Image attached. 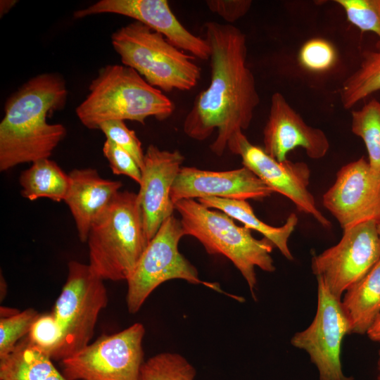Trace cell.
Masks as SVG:
<instances>
[{
	"mask_svg": "<svg viewBox=\"0 0 380 380\" xmlns=\"http://www.w3.org/2000/svg\"><path fill=\"white\" fill-rule=\"evenodd\" d=\"M204 34L210 51V81L196 96L183 129L198 141L208 139L216 130L210 148L222 156L228 143L249 127L260 96L253 74L246 65L244 34L231 24L208 22Z\"/></svg>",
	"mask_w": 380,
	"mask_h": 380,
	"instance_id": "6da1fadb",
	"label": "cell"
},
{
	"mask_svg": "<svg viewBox=\"0 0 380 380\" xmlns=\"http://www.w3.org/2000/svg\"><path fill=\"white\" fill-rule=\"evenodd\" d=\"M68 90L56 73L32 77L6 101L0 122V170L49 158L65 138L61 124L47 122L49 115L65 106Z\"/></svg>",
	"mask_w": 380,
	"mask_h": 380,
	"instance_id": "7a4b0ae2",
	"label": "cell"
},
{
	"mask_svg": "<svg viewBox=\"0 0 380 380\" xmlns=\"http://www.w3.org/2000/svg\"><path fill=\"white\" fill-rule=\"evenodd\" d=\"M174 103L151 86L135 70L124 65H108L99 70L86 99L77 107L81 123L90 129L114 120L144 124L146 118H168Z\"/></svg>",
	"mask_w": 380,
	"mask_h": 380,
	"instance_id": "3957f363",
	"label": "cell"
},
{
	"mask_svg": "<svg viewBox=\"0 0 380 380\" xmlns=\"http://www.w3.org/2000/svg\"><path fill=\"white\" fill-rule=\"evenodd\" d=\"M89 265L103 280L127 281L148 245L137 194L119 191L93 223Z\"/></svg>",
	"mask_w": 380,
	"mask_h": 380,
	"instance_id": "277c9868",
	"label": "cell"
},
{
	"mask_svg": "<svg viewBox=\"0 0 380 380\" xmlns=\"http://www.w3.org/2000/svg\"><path fill=\"white\" fill-rule=\"evenodd\" d=\"M181 217L185 235L196 238L209 254L222 255L232 261L246 281L255 296L257 278L255 269L275 270L271 256L273 243L266 238L257 239L251 229L236 225L234 219L219 210H212L194 199L175 203Z\"/></svg>",
	"mask_w": 380,
	"mask_h": 380,
	"instance_id": "5b68a950",
	"label": "cell"
},
{
	"mask_svg": "<svg viewBox=\"0 0 380 380\" xmlns=\"http://www.w3.org/2000/svg\"><path fill=\"white\" fill-rule=\"evenodd\" d=\"M122 65L135 70L151 86L165 91H187L201 78L196 58L175 46L163 34L134 21L111 36Z\"/></svg>",
	"mask_w": 380,
	"mask_h": 380,
	"instance_id": "8992f818",
	"label": "cell"
},
{
	"mask_svg": "<svg viewBox=\"0 0 380 380\" xmlns=\"http://www.w3.org/2000/svg\"><path fill=\"white\" fill-rule=\"evenodd\" d=\"M107 303L103 279L89 264L70 261L65 283L51 312L63 334L54 360L61 361L90 343L99 314Z\"/></svg>",
	"mask_w": 380,
	"mask_h": 380,
	"instance_id": "52a82bcc",
	"label": "cell"
},
{
	"mask_svg": "<svg viewBox=\"0 0 380 380\" xmlns=\"http://www.w3.org/2000/svg\"><path fill=\"white\" fill-rule=\"evenodd\" d=\"M184 236L180 219L173 215L162 223L127 280L126 305L129 313L138 312L153 290L170 279L203 284L223 293L217 284L201 280L196 267L179 253L178 244Z\"/></svg>",
	"mask_w": 380,
	"mask_h": 380,
	"instance_id": "ba28073f",
	"label": "cell"
},
{
	"mask_svg": "<svg viewBox=\"0 0 380 380\" xmlns=\"http://www.w3.org/2000/svg\"><path fill=\"white\" fill-rule=\"evenodd\" d=\"M144 326L139 322L93 343L62 360L68 380H141Z\"/></svg>",
	"mask_w": 380,
	"mask_h": 380,
	"instance_id": "9c48e42d",
	"label": "cell"
},
{
	"mask_svg": "<svg viewBox=\"0 0 380 380\" xmlns=\"http://www.w3.org/2000/svg\"><path fill=\"white\" fill-rule=\"evenodd\" d=\"M380 260L377 224L367 221L343 229L337 244L312 259L313 274L322 279L330 292L341 300Z\"/></svg>",
	"mask_w": 380,
	"mask_h": 380,
	"instance_id": "30bf717a",
	"label": "cell"
},
{
	"mask_svg": "<svg viewBox=\"0 0 380 380\" xmlns=\"http://www.w3.org/2000/svg\"><path fill=\"white\" fill-rule=\"evenodd\" d=\"M317 279L315 316L305 329L293 336L291 343L308 354L317 369L319 380H354L344 374L341 362L343 340L350 334L341 300L330 292L321 278Z\"/></svg>",
	"mask_w": 380,
	"mask_h": 380,
	"instance_id": "8fae6325",
	"label": "cell"
},
{
	"mask_svg": "<svg viewBox=\"0 0 380 380\" xmlns=\"http://www.w3.org/2000/svg\"><path fill=\"white\" fill-rule=\"evenodd\" d=\"M227 148L240 156L243 165L255 174L273 192L288 198L299 212L312 215L322 227H331V222L319 210L308 189L310 170L305 163L288 159L278 161L263 148L251 143L243 132L228 143Z\"/></svg>",
	"mask_w": 380,
	"mask_h": 380,
	"instance_id": "7c38bea8",
	"label": "cell"
},
{
	"mask_svg": "<svg viewBox=\"0 0 380 380\" xmlns=\"http://www.w3.org/2000/svg\"><path fill=\"white\" fill-rule=\"evenodd\" d=\"M324 208L343 229L374 221L380 223V172L363 157L342 166L323 195Z\"/></svg>",
	"mask_w": 380,
	"mask_h": 380,
	"instance_id": "4fadbf2b",
	"label": "cell"
},
{
	"mask_svg": "<svg viewBox=\"0 0 380 380\" xmlns=\"http://www.w3.org/2000/svg\"><path fill=\"white\" fill-rule=\"evenodd\" d=\"M115 13L131 18L163 34L179 49L201 60L210 58V47L204 38L189 31L176 18L166 0H100L74 13L75 18Z\"/></svg>",
	"mask_w": 380,
	"mask_h": 380,
	"instance_id": "5bb4252c",
	"label": "cell"
},
{
	"mask_svg": "<svg viewBox=\"0 0 380 380\" xmlns=\"http://www.w3.org/2000/svg\"><path fill=\"white\" fill-rule=\"evenodd\" d=\"M184 160L178 150H160L153 144L145 152L137 197L148 243L162 223L173 215L175 209L170 192Z\"/></svg>",
	"mask_w": 380,
	"mask_h": 380,
	"instance_id": "9a60e30c",
	"label": "cell"
},
{
	"mask_svg": "<svg viewBox=\"0 0 380 380\" xmlns=\"http://www.w3.org/2000/svg\"><path fill=\"white\" fill-rule=\"evenodd\" d=\"M272 193L270 187L244 166L227 171L183 167L172 184L170 198L174 204L182 199L206 197L260 201Z\"/></svg>",
	"mask_w": 380,
	"mask_h": 380,
	"instance_id": "2e32d148",
	"label": "cell"
},
{
	"mask_svg": "<svg viewBox=\"0 0 380 380\" xmlns=\"http://www.w3.org/2000/svg\"><path fill=\"white\" fill-rule=\"evenodd\" d=\"M263 144L265 151L278 161L287 160L288 153L297 147L303 148L312 159L324 157L329 148L326 134L307 125L279 92L271 98Z\"/></svg>",
	"mask_w": 380,
	"mask_h": 380,
	"instance_id": "e0dca14e",
	"label": "cell"
},
{
	"mask_svg": "<svg viewBox=\"0 0 380 380\" xmlns=\"http://www.w3.org/2000/svg\"><path fill=\"white\" fill-rule=\"evenodd\" d=\"M64 202L75 220L78 236L87 242L89 230L122 186L120 181L103 178L93 168L74 169Z\"/></svg>",
	"mask_w": 380,
	"mask_h": 380,
	"instance_id": "ac0fdd59",
	"label": "cell"
},
{
	"mask_svg": "<svg viewBox=\"0 0 380 380\" xmlns=\"http://www.w3.org/2000/svg\"><path fill=\"white\" fill-rule=\"evenodd\" d=\"M341 299L350 334H365L380 315V260Z\"/></svg>",
	"mask_w": 380,
	"mask_h": 380,
	"instance_id": "d6986e66",
	"label": "cell"
},
{
	"mask_svg": "<svg viewBox=\"0 0 380 380\" xmlns=\"http://www.w3.org/2000/svg\"><path fill=\"white\" fill-rule=\"evenodd\" d=\"M197 201L207 208L222 211L243 223L245 227L260 232L271 241L286 259H293L288 241L298 222L295 213H291L282 226L272 227L261 221L246 201L217 197L202 198Z\"/></svg>",
	"mask_w": 380,
	"mask_h": 380,
	"instance_id": "ffe728a7",
	"label": "cell"
},
{
	"mask_svg": "<svg viewBox=\"0 0 380 380\" xmlns=\"http://www.w3.org/2000/svg\"><path fill=\"white\" fill-rule=\"evenodd\" d=\"M52 360L26 336L11 353L0 358V380H68Z\"/></svg>",
	"mask_w": 380,
	"mask_h": 380,
	"instance_id": "44dd1931",
	"label": "cell"
},
{
	"mask_svg": "<svg viewBox=\"0 0 380 380\" xmlns=\"http://www.w3.org/2000/svg\"><path fill=\"white\" fill-rule=\"evenodd\" d=\"M21 195L30 200L46 198L64 201L70 186L69 175L53 160L45 158L32 163L19 177Z\"/></svg>",
	"mask_w": 380,
	"mask_h": 380,
	"instance_id": "7402d4cb",
	"label": "cell"
},
{
	"mask_svg": "<svg viewBox=\"0 0 380 380\" xmlns=\"http://www.w3.org/2000/svg\"><path fill=\"white\" fill-rule=\"evenodd\" d=\"M380 90V51H367L359 68L343 83L341 101L346 109Z\"/></svg>",
	"mask_w": 380,
	"mask_h": 380,
	"instance_id": "603a6c76",
	"label": "cell"
},
{
	"mask_svg": "<svg viewBox=\"0 0 380 380\" xmlns=\"http://www.w3.org/2000/svg\"><path fill=\"white\" fill-rule=\"evenodd\" d=\"M351 129L360 137L368 153V163L380 172V102L372 99L360 109L352 110Z\"/></svg>",
	"mask_w": 380,
	"mask_h": 380,
	"instance_id": "cb8c5ba5",
	"label": "cell"
},
{
	"mask_svg": "<svg viewBox=\"0 0 380 380\" xmlns=\"http://www.w3.org/2000/svg\"><path fill=\"white\" fill-rule=\"evenodd\" d=\"M196 369L177 353H162L144 361L141 380H194Z\"/></svg>",
	"mask_w": 380,
	"mask_h": 380,
	"instance_id": "d4e9b609",
	"label": "cell"
},
{
	"mask_svg": "<svg viewBox=\"0 0 380 380\" xmlns=\"http://www.w3.org/2000/svg\"><path fill=\"white\" fill-rule=\"evenodd\" d=\"M39 315L30 308L8 317H0V358L11 353L17 344L27 336Z\"/></svg>",
	"mask_w": 380,
	"mask_h": 380,
	"instance_id": "484cf974",
	"label": "cell"
},
{
	"mask_svg": "<svg viewBox=\"0 0 380 380\" xmlns=\"http://www.w3.org/2000/svg\"><path fill=\"white\" fill-rule=\"evenodd\" d=\"M29 342L54 359L63 338L61 328L52 312L40 314L27 336Z\"/></svg>",
	"mask_w": 380,
	"mask_h": 380,
	"instance_id": "4316f807",
	"label": "cell"
},
{
	"mask_svg": "<svg viewBox=\"0 0 380 380\" xmlns=\"http://www.w3.org/2000/svg\"><path fill=\"white\" fill-rule=\"evenodd\" d=\"M348 20L363 32H371L380 44V0H336Z\"/></svg>",
	"mask_w": 380,
	"mask_h": 380,
	"instance_id": "83f0119b",
	"label": "cell"
},
{
	"mask_svg": "<svg viewBox=\"0 0 380 380\" xmlns=\"http://www.w3.org/2000/svg\"><path fill=\"white\" fill-rule=\"evenodd\" d=\"M298 60L305 68L313 72H322L334 65L336 52L329 42L322 38H313L302 46Z\"/></svg>",
	"mask_w": 380,
	"mask_h": 380,
	"instance_id": "f1b7e54d",
	"label": "cell"
},
{
	"mask_svg": "<svg viewBox=\"0 0 380 380\" xmlns=\"http://www.w3.org/2000/svg\"><path fill=\"white\" fill-rule=\"evenodd\" d=\"M99 129L108 139L127 151L140 169L144 163V154L141 143L134 131L129 129L123 120H108L101 123Z\"/></svg>",
	"mask_w": 380,
	"mask_h": 380,
	"instance_id": "f546056e",
	"label": "cell"
},
{
	"mask_svg": "<svg viewBox=\"0 0 380 380\" xmlns=\"http://www.w3.org/2000/svg\"><path fill=\"white\" fill-rule=\"evenodd\" d=\"M103 153L113 174L127 176L139 184H140L141 169L127 151L106 139L103 146Z\"/></svg>",
	"mask_w": 380,
	"mask_h": 380,
	"instance_id": "4dcf8cb0",
	"label": "cell"
},
{
	"mask_svg": "<svg viewBox=\"0 0 380 380\" xmlns=\"http://www.w3.org/2000/svg\"><path fill=\"white\" fill-rule=\"evenodd\" d=\"M209 10L229 23H234L244 16L252 5L250 0H208Z\"/></svg>",
	"mask_w": 380,
	"mask_h": 380,
	"instance_id": "1f68e13d",
	"label": "cell"
},
{
	"mask_svg": "<svg viewBox=\"0 0 380 380\" xmlns=\"http://www.w3.org/2000/svg\"><path fill=\"white\" fill-rule=\"evenodd\" d=\"M367 334L372 341L380 343V315L369 328Z\"/></svg>",
	"mask_w": 380,
	"mask_h": 380,
	"instance_id": "d6a6232c",
	"label": "cell"
},
{
	"mask_svg": "<svg viewBox=\"0 0 380 380\" xmlns=\"http://www.w3.org/2000/svg\"><path fill=\"white\" fill-rule=\"evenodd\" d=\"M15 0H1L0 1V15L1 17L6 14L16 4Z\"/></svg>",
	"mask_w": 380,
	"mask_h": 380,
	"instance_id": "836d02e7",
	"label": "cell"
},
{
	"mask_svg": "<svg viewBox=\"0 0 380 380\" xmlns=\"http://www.w3.org/2000/svg\"><path fill=\"white\" fill-rule=\"evenodd\" d=\"M20 310L14 309V308L1 307L0 308V317H8V316H11L12 315L17 313Z\"/></svg>",
	"mask_w": 380,
	"mask_h": 380,
	"instance_id": "e575fe53",
	"label": "cell"
},
{
	"mask_svg": "<svg viewBox=\"0 0 380 380\" xmlns=\"http://www.w3.org/2000/svg\"><path fill=\"white\" fill-rule=\"evenodd\" d=\"M7 285L3 275L1 274V300L4 298L6 293Z\"/></svg>",
	"mask_w": 380,
	"mask_h": 380,
	"instance_id": "d590c367",
	"label": "cell"
},
{
	"mask_svg": "<svg viewBox=\"0 0 380 380\" xmlns=\"http://www.w3.org/2000/svg\"><path fill=\"white\" fill-rule=\"evenodd\" d=\"M377 376L376 380H380V348L379 350L378 360H377Z\"/></svg>",
	"mask_w": 380,
	"mask_h": 380,
	"instance_id": "8d00e7d4",
	"label": "cell"
},
{
	"mask_svg": "<svg viewBox=\"0 0 380 380\" xmlns=\"http://www.w3.org/2000/svg\"><path fill=\"white\" fill-rule=\"evenodd\" d=\"M377 231H378L379 236L380 237V223L377 224Z\"/></svg>",
	"mask_w": 380,
	"mask_h": 380,
	"instance_id": "74e56055",
	"label": "cell"
}]
</instances>
